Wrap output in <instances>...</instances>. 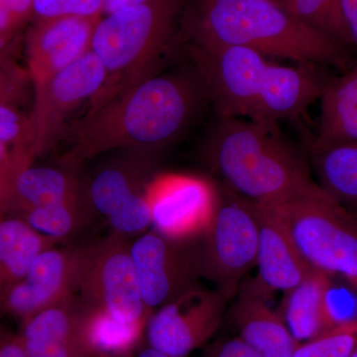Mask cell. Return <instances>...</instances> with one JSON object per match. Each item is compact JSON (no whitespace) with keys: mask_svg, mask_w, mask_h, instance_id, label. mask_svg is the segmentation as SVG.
<instances>
[{"mask_svg":"<svg viewBox=\"0 0 357 357\" xmlns=\"http://www.w3.org/2000/svg\"><path fill=\"white\" fill-rule=\"evenodd\" d=\"M332 278L325 272L312 269L299 285L284 293L278 311L299 344L332 328L326 307Z\"/></svg>","mask_w":357,"mask_h":357,"instance_id":"obj_20","label":"cell"},{"mask_svg":"<svg viewBox=\"0 0 357 357\" xmlns=\"http://www.w3.org/2000/svg\"><path fill=\"white\" fill-rule=\"evenodd\" d=\"M9 150H10L9 147L0 141V165L3 163L4 160L8 156Z\"/></svg>","mask_w":357,"mask_h":357,"instance_id":"obj_40","label":"cell"},{"mask_svg":"<svg viewBox=\"0 0 357 357\" xmlns=\"http://www.w3.org/2000/svg\"><path fill=\"white\" fill-rule=\"evenodd\" d=\"M134 357H177L167 354L165 352L157 351L153 347H148L146 344L141 345Z\"/></svg>","mask_w":357,"mask_h":357,"instance_id":"obj_39","label":"cell"},{"mask_svg":"<svg viewBox=\"0 0 357 357\" xmlns=\"http://www.w3.org/2000/svg\"><path fill=\"white\" fill-rule=\"evenodd\" d=\"M357 342V319L301 342L292 357H349Z\"/></svg>","mask_w":357,"mask_h":357,"instance_id":"obj_27","label":"cell"},{"mask_svg":"<svg viewBox=\"0 0 357 357\" xmlns=\"http://www.w3.org/2000/svg\"><path fill=\"white\" fill-rule=\"evenodd\" d=\"M58 243L20 218L6 217L0 222V303L25 278L37 255Z\"/></svg>","mask_w":357,"mask_h":357,"instance_id":"obj_21","label":"cell"},{"mask_svg":"<svg viewBox=\"0 0 357 357\" xmlns=\"http://www.w3.org/2000/svg\"><path fill=\"white\" fill-rule=\"evenodd\" d=\"M236 295L201 285L191 289L152 312L145 328V344L170 356L189 357L215 335Z\"/></svg>","mask_w":357,"mask_h":357,"instance_id":"obj_9","label":"cell"},{"mask_svg":"<svg viewBox=\"0 0 357 357\" xmlns=\"http://www.w3.org/2000/svg\"><path fill=\"white\" fill-rule=\"evenodd\" d=\"M0 141L11 148H35L34 128L30 114H23L18 107L0 102Z\"/></svg>","mask_w":357,"mask_h":357,"instance_id":"obj_30","label":"cell"},{"mask_svg":"<svg viewBox=\"0 0 357 357\" xmlns=\"http://www.w3.org/2000/svg\"><path fill=\"white\" fill-rule=\"evenodd\" d=\"M194 57L218 116L261 123L294 119L321 98L328 82L319 65H276L244 47H196Z\"/></svg>","mask_w":357,"mask_h":357,"instance_id":"obj_2","label":"cell"},{"mask_svg":"<svg viewBox=\"0 0 357 357\" xmlns=\"http://www.w3.org/2000/svg\"><path fill=\"white\" fill-rule=\"evenodd\" d=\"M255 211L258 222L255 281L267 292H287L304 281L314 268L301 255L275 206L255 204Z\"/></svg>","mask_w":357,"mask_h":357,"instance_id":"obj_16","label":"cell"},{"mask_svg":"<svg viewBox=\"0 0 357 357\" xmlns=\"http://www.w3.org/2000/svg\"><path fill=\"white\" fill-rule=\"evenodd\" d=\"M204 158L223 185L252 203L281 206L321 191L276 123L217 115Z\"/></svg>","mask_w":357,"mask_h":357,"instance_id":"obj_3","label":"cell"},{"mask_svg":"<svg viewBox=\"0 0 357 357\" xmlns=\"http://www.w3.org/2000/svg\"><path fill=\"white\" fill-rule=\"evenodd\" d=\"M319 131L312 146L357 141V69L328 81L321 96Z\"/></svg>","mask_w":357,"mask_h":357,"instance_id":"obj_22","label":"cell"},{"mask_svg":"<svg viewBox=\"0 0 357 357\" xmlns=\"http://www.w3.org/2000/svg\"><path fill=\"white\" fill-rule=\"evenodd\" d=\"M83 181L84 199L95 217L109 218L143 194L159 157L135 149L112 151Z\"/></svg>","mask_w":357,"mask_h":357,"instance_id":"obj_15","label":"cell"},{"mask_svg":"<svg viewBox=\"0 0 357 357\" xmlns=\"http://www.w3.org/2000/svg\"><path fill=\"white\" fill-rule=\"evenodd\" d=\"M100 18L60 16L35 20L26 36L27 72L34 91L91 51Z\"/></svg>","mask_w":357,"mask_h":357,"instance_id":"obj_14","label":"cell"},{"mask_svg":"<svg viewBox=\"0 0 357 357\" xmlns=\"http://www.w3.org/2000/svg\"><path fill=\"white\" fill-rule=\"evenodd\" d=\"M307 264L357 291V220L323 189L275 206Z\"/></svg>","mask_w":357,"mask_h":357,"instance_id":"obj_6","label":"cell"},{"mask_svg":"<svg viewBox=\"0 0 357 357\" xmlns=\"http://www.w3.org/2000/svg\"><path fill=\"white\" fill-rule=\"evenodd\" d=\"M192 31L199 48L244 47L297 63L337 68L349 64L342 44L273 0H199Z\"/></svg>","mask_w":357,"mask_h":357,"instance_id":"obj_4","label":"cell"},{"mask_svg":"<svg viewBox=\"0 0 357 357\" xmlns=\"http://www.w3.org/2000/svg\"><path fill=\"white\" fill-rule=\"evenodd\" d=\"M105 0H33V17H60V16H79V17H102Z\"/></svg>","mask_w":357,"mask_h":357,"instance_id":"obj_31","label":"cell"},{"mask_svg":"<svg viewBox=\"0 0 357 357\" xmlns=\"http://www.w3.org/2000/svg\"><path fill=\"white\" fill-rule=\"evenodd\" d=\"M77 295L21 319V340L30 357H89Z\"/></svg>","mask_w":357,"mask_h":357,"instance_id":"obj_18","label":"cell"},{"mask_svg":"<svg viewBox=\"0 0 357 357\" xmlns=\"http://www.w3.org/2000/svg\"><path fill=\"white\" fill-rule=\"evenodd\" d=\"M204 357H263L241 337L223 338L204 347Z\"/></svg>","mask_w":357,"mask_h":357,"instance_id":"obj_33","label":"cell"},{"mask_svg":"<svg viewBox=\"0 0 357 357\" xmlns=\"http://www.w3.org/2000/svg\"><path fill=\"white\" fill-rule=\"evenodd\" d=\"M130 253L149 311L198 287L203 278L201 238L177 241L147 230L130 243Z\"/></svg>","mask_w":357,"mask_h":357,"instance_id":"obj_8","label":"cell"},{"mask_svg":"<svg viewBox=\"0 0 357 357\" xmlns=\"http://www.w3.org/2000/svg\"><path fill=\"white\" fill-rule=\"evenodd\" d=\"M342 9L351 45L357 49V0H342Z\"/></svg>","mask_w":357,"mask_h":357,"instance_id":"obj_36","label":"cell"},{"mask_svg":"<svg viewBox=\"0 0 357 357\" xmlns=\"http://www.w3.org/2000/svg\"><path fill=\"white\" fill-rule=\"evenodd\" d=\"M271 293L255 279L239 285L230 317L239 337L263 357H292L299 342L289 331L280 312L268 305Z\"/></svg>","mask_w":357,"mask_h":357,"instance_id":"obj_17","label":"cell"},{"mask_svg":"<svg viewBox=\"0 0 357 357\" xmlns=\"http://www.w3.org/2000/svg\"><path fill=\"white\" fill-rule=\"evenodd\" d=\"M81 307L82 335L91 356H135L144 340L147 321L123 323L107 312L86 306L82 302Z\"/></svg>","mask_w":357,"mask_h":357,"instance_id":"obj_23","label":"cell"},{"mask_svg":"<svg viewBox=\"0 0 357 357\" xmlns=\"http://www.w3.org/2000/svg\"><path fill=\"white\" fill-rule=\"evenodd\" d=\"M37 154L34 147L10 148L8 156L0 165V222L10 213L14 183L26 166L34 163Z\"/></svg>","mask_w":357,"mask_h":357,"instance_id":"obj_28","label":"cell"},{"mask_svg":"<svg viewBox=\"0 0 357 357\" xmlns=\"http://www.w3.org/2000/svg\"><path fill=\"white\" fill-rule=\"evenodd\" d=\"M2 331H0V338H1Z\"/></svg>","mask_w":357,"mask_h":357,"instance_id":"obj_45","label":"cell"},{"mask_svg":"<svg viewBox=\"0 0 357 357\" xmlns=\"http://www.w3.org/2000/svg\"><path fill=\"white\" fill-rule=\"evenodd\" d=\"M107 79V73L102 61L89 51L34 91L30 119L34 128L37 157L58 144L66 133L70 114L82 103L93 100Z\"/></svg>","mask_w":357,"mask_h":357,"instance_id":"obj_13","label":"cell"},{"mask_svg":"<svg viewBox=\"0 0 357 357\" xmlns=\"http://www.w3.org/2000/svg\"><path fill=\"white\" fill-rule=\"evenodd\" d=\"M258 222L255 204L218 187V202L201 238L202 277L215 288L237 293L246 274L256 266Z\"/></svg>","mask_w":357,"mask_h":357,"instance_id":"obj_7","label":"cell"},{"mask_svg":"<svg viewBox=\"0 0 357 357\" xmlns=\"http://www.w3.org/2000/svg\"><path fill=\"white\" fill-rule=\"evenodd\" d=\"M351 211V213H352V215H354V218H356V220H357V210H356V211Z\"/></svg>","mask_w":357,"mask_h":357,"instance_id":"obj_44","label":"cell"},{"mask_svg":"<svg viewBox=\"0 0 357 357\" xmlns=\"http://www.w3.org/2000/svg\"><path fill=\"white\" fill-rule=\"evenodd\" d=\"M0 67L11 72L20 73V74L27 73V70H22V68H20V66L13 60L10 54L0 53Z\"/></svg>","mask_w":357,"mask_h":357,"instance_id":"obj_38","label":"cell"},{"mask_svg":"<svg viewBox=\"0 0 357 357\" xmlns=\"http://www.w3.org/2000/svg\"><path fill=\"white\" fill-rule=\"evenodd\" d=\"M182 6L183 0H147L100 18L91 51L102 61L107 79L91 102L114 96L153 73Z\"/></svg>","mask_w":357,"mask_h":357,"instance_id":"obj_5","label":"cell"},{"mask_svg":"<svg viewBox=\"0 0 357 357\" xmlns=\"http://www.w3.org/2000/svg\"><path fill=\"white\" fill-rule=\"evenodd\" d=\"M319 185L349 211L357 210V141L312 146Z\"/></svg>","mask_w":357,"mask_h":357,"instance_id":"obj_24","label":"cell"},{"mask_svg":"<svg viewBox=\"0 0 357 357\" xmlns=\"http://www.w3.org/2000/svg\"><path fill=\"white\" fill-rule=\"evenodd\" d=\"M8 44L9 42L6 41V40L0 38V53H8Z\"/></svg>","mask_w":357,"mask_h":357,"instance_id":"obj_41","label":"cell"},{"mask_svg":"<svg viewBox=\"0 0 357 357\" xmlns=\"http://www.w3.org/2000/svg\"><path fill=\"white\" fill-rule=\"evenodd\" d=\"M128 237L112 232L98 241L95 256L77 294L86 306L107 312L123 323L148 321Z\"/></svg>","mask_w":357,"mask_h":357,"instance_id":"obj_11","label":"cell"},{"mask_svg":"<svg viewBox=\"0 0 357 357\" xmlns=\"http://www.w3.org/2000/svg\"><path fill=\"white\" fill-rule=\"evenodd\" d=\"M112 232L122 236H140L151 227V213L145 192L107 218Z\"/></svg>","mask_w":357,"mask_h":357,"instance_id":"obj_29","label":"cell"},{"mask_svg":"<svg viewBox=\"0 0 357 357\" xmlns=\"http://www.w3.org/2000/svg\"><path fill=\"white\" fill-rule=\"evenodd\" d=\"M28 73L20 74L0 67V102L20 107L28 98Z\"/></svg>","mask_w":357,"mask_h":357,"instance_id":"obj_32","label":"cell"},{"mask_svg":"<svg viewBox=\"0 0 357 357\" xmlns=\"http://www.w3.org/2000/svg\"><path fill=\"white\" fill-rule=\"evenodd\" d=\"M82 197H84L83 181L75 168L30 164L18 174L14 183L10 213L20 217L33 208Z\"/></svg>","mask_w":357,"mask_h":357,"instance_id":"obj_19","label":"cell"},{"mask_svg":"<svg viewBox=\"0 0 357 357\" xmlns=\"http://www.w3.org/2000/svg\"><path fill=\"white\" fill-rule=\"evenodd\" d=\"M151 227L177 241L202 238L215 213L218 187L190 174H155L145 189Z\"/></svg>","mask_w":357,"mask_h":357,"instance_id":"obj_12","label":"cell"},{"mask_svg":"<svg viewBox=\"0 0 357 357\" xmlns=\"http://www.w3.org/2000/svg\"><path fill=\"white\" fill-rule=\"evenodd\" d=\"M206 102L208 88L196 65L155 75L129 84L115 95L91 102L70 128L66 165L116 150L135 149L159 157L185 133Z\"/></svg>","mask_w":357,"mask_h":357,"instance_id":"obj_1","label":"cell"},{"mask_svg":"<svg viewBox=\"0 0 357 357\" xmlns=\"http://www.w3.org/2000/svg\"><path fill=\"white\" fill-rule=\"evenodd\" d=\"M89 357H109V356H100V354H93V356H89Z\"/></svg>","mask_w":357,"mask_h":357,"instance_id":"obj_43","label":"cell"},{"mask_svg":"<svg viewBox=\"0 0 357 357\" xmlns=\"http://www.w3.org/2000/svg\"><path fill=\"white\" fill-rule=\"evenodd\" d=\"M0 6L6 7L23 25L33 18V0H0Z\"/></svg>","mask_w":357,"mask_h":357,"instance_id":"obj_35","label":"cell"},{"mask_svg":"<svg viewBox=\"0 0 357 357\" xmlns=\"http://www.w3.org/2000/svg\"><path fill=\"white\" fill-rule=\"evenodd\" d=\"M294 17L342 45H351L342 0H273Z\"/></svg>","mask_w":357,"mask_h":357,"instance_id":"obj_26","label":"cell"},{"mask_svg":"<svg viewBox=\"0 0 357 357\" xmlns=\"http://www.w3.org/2000/svg\"><path fill=\"white\" fill-rule=\"evenodd\" d=\"M17 218L59 243L70 238L96 218L84 197L33 208Z\"/></svg>","mask_w":357,"mask_h":357,"instance_id":"obj_25","label":"cell"},{"mask_svg":"<svg viewBox=\"0 0 357 357\" xmlns=\"http://www.w3.org/2000/svg\"><path fill=\"white\" fill-rule=\"evenodd\" d=\"M98 241L45 249L22 281L0 303V312L21 319L77 295L95 256Z\"/></svg>","mask_w":357,"mask_h":357,"instance_id":"obj_10","label":"cell"},{"mask_svg":"<svg viewBox=\"0 0 357 357\" xmlns=\"http://www.w3.org/2000/svg\"><path fill=\"white\" fill-rule=\"evenodd\" d=\"M0 357H30L20 333L13 335L2 331L0 338Z\"/></svg>","mask_w":357,"mask_h":357,"instance_id":"obj_34","label":"cell"},{"mask_svg":"<svg viewBox=\"0 0 357 357\" xmlns=\"http://www.w3.org/2000/svg\"><path fill=\"white\" fill-rule=\"evenodd\" d=\"M147 0H105L103 1L102 16L114 13L119 9L126 8V7L137 6L143 3Z\"/></svg>","mask_w":357,"mask_h":357,"instance_id":"obj_37","label":"cell"},{"mask_svg":"<svg viewBox=\"0 0 357 357\" xmlns=\"http://www.w3.org/2000/svg\"><path fill=\"white\" fill-rule=\"evenodd\" d=\"M349 357H357V342L356 347H354V351H352L351 356Z\"/></svg>","mask_w":357,"mask_h":357,"instance_id":"obj_42","label":"cell"}]
</instances>
